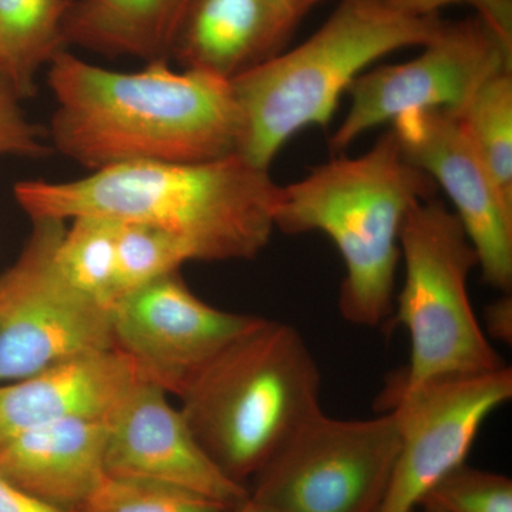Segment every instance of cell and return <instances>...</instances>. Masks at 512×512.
I'll list each match as a JSON object with an SVG mask.
<instances>
[{
	"label": "cell",
	"mask_w": 512,
	"mask_h": 512,
	"mask_svg": "<svg viewBox=\"0 0 512 512\" xmlns=\"http://www.w3.org/2000/svg\"><path fill=\"white\" fill-rule=\"evenodd\" d=\"M52 150L90 173L130 163H201L234 156L239 113L231 83L156 60L116 72L63 50L47 66Z\"/></svg>",
	"instance_id": "cell-1"
},
{
	"label": "cell",
	"mask_w": 512,
	"mask_h": 512,
	"mask_svg": "<svg viewBox=\"0 0 512 512\" xmlns=\"http://www.w3.org/2000/svg\"><path fill=\"white\" fill-rule=\"evenodd\" d=\"M281 187L238 154L201 163H130L69 181H20L16 202L30 220L107 218L163 229L192 261H247L275 228Z\"/></svg>",
	"instance_id": "cell-2"
},
{
	"label": "cell",
	"mask_w": 512,
	"mask_h": 512,
	"mask_svg": "<svg viewBox=\"0 0 512 512\" xmlns=\"http://www.w3.org/2000/svg\"><path fill=\"white\" fill-rule=\"evenodd\" d=\"M434 191L436 183L404 158L390 128L363 156L333 158L281 187L275 228L328 235L345 264L340 315L352 325L377 328L394 313L404 220Z\"/></svg>",
	"instance_id": "cell-3"
},
{
	"label": "cell",
	"mask_w": 512,
	"mask_h": 512,
	"mask_svg": "<svg viewBox=\"0 0 512 512\" xmlns=\"http://www.w3.org/2000/svg\"><path fill=\"white\" fill-rule=\"evenodd\" d=\"M322 376L301 332L261 318L180 394L188 426L231 480H252L320 412Z\"/></svg>",
	"instance_id": "cell-4"
},
{
	"label": "cell",
	"mask_w": 512,
	"mask_h": 512,
	"mask_svg": "<svg viewBox=\"0 0 512 512\" xmlns=\"http://www.w3.org/2000/svg\"><path fill=\"white\" fill-rule=\"evenodd\" d=\"M386 0H342L308 40L232 80L239 113L238 156L269 170L289 138L326 126L359 73L403 47L426 46L444 28Z\"/></svg>",
	"instance_id": "cell-5"
},
{
	"label": "cell",
	"mask_w": 512,
	"mask_h": 512,
	"mask_svg": "<svg viewBox=\"0 0 512 512\" xmlns=\"http://www.w3.org/2000/svg\"><path fill=\"white\" fill-rule=\"evenodd\" d=\"M400 251L404 284L394 306L409 333L410 360L390 399L441 377L504 367L468 295L478 256L457 215L433 198L420 202L404 220Z\"/></svg>",
	"instance_id": "cell-6"
},
{
	"label": "cell",
	"mask_w": 512,
	"mask_h": 512,
	"mask_svg": "<svg viewBox=\"0 0 512 512\" xmlns=\"http://www.w3.org/2000/svg\"><path fill=\"white\" fill-rule=\"evenodd\" d=\"M399 444L392 410L365 420L320 410L252 478L249 497L278 512H379Z\"/></svg>",
	"instance_id": "cell-7"
},
{
	"label": "cell",
	"mask_w": 512,
	"mask_h": 512,
	"mask_svg": "<svg viewBox=\"0 0 512 512\" xmlns=\"http://www.w3.org/2000/svg\"><path fill=\"white\" fill-rule=\"evenodd\" d=\"M15 264L0 275V384L74 356L114 349L110 311L57 271L66 221L35 218Z\"/></svg>",
	"instance_id": "cell-8"
},
{
	"label": "cell",
	"mask_w": 512,
	"mask_h": 512,
	"mask_svg": "<svg viewBox=\"0 0 512 512\" xmlns=\"http://www.w3.org/2000/svg\"><path fill=\"white\" fill-rule=\"evenodd\" d=\"M410 62L382 66L350 84L352 106L330 138V150H346L370 128L423 110L458 113L478 87L512 69V37L481 16L447 23Z\"/></svg>",
	"instance_id": "cell-9"
},
{
	"label": "cell",
	"mask_w": 512,
	"mask_h": 512,
	"mask_svg": "<svg viewBox=\"0 0 512 512\" xmlns=\"http://www.w3.org/2000/svg\"><path fill=\"white\" fill-rule=\"evenodd\" d=\"M512 397L511 367L441 377L392 397L400 444L379 512H413L424 495L466 463L485 420Z\"/></svg>",
	"instance_id": "cell-10"
},
{
	"label": "cell",
	"mask_w": 512,
	"mask_h": 512,
	"mask_svg": "<svg viewBox=\"0 0 512 512\" xmlns=\"http://www.w3.org/2000/svg\"><path fill=\"white\" fill-rule=\"evenodd\" d=\"M110 319L114 349L133 362L140 379L180 397L218 353L261 318L215 308L175 272L121 299Z\"/></svg>",
	"instance_id": "cell-11"
},
{
	"label": "cell",
	"mask_w": 512,
	"mask_h": 512,
	"mask_svg": "<svg viewBox=\"0 0 512 512\" xmlns=\"http://www.w3.org/2000/svg\"><path fill=\"white\" fill-rule=\"evenodd\" d=\"M404 158L447 192L485 284L510 293L512 204L505 200L471 146L454 111L423 110L393 121Z\"/></svg>",
	"instance_id": "cell-12"
},
{
	"label": "cell",
	"mask_w": 512,
	"mask_h": 512,
	"mask_svg": "<svg viewBox=\"0 0 512 512\" xmlns=\"http://www.w3.org/2000/svg\"><path fill=\"white\" fill-rule=\"evenodd\" d=\"M167 396L143 380L127 394L107 421L106 474L177 485L227 508L242 503L248 488L222 473Z\"/></svg>",
	"instance_id": "cell-13"
},
{
	"label": "cell",
	"mask_w": 512,
	"mask_h": 512,
	"mask_svg": "<svg viewBox=\"0 0 512 512\" xmlns=\"http://www.w3.org/2000/svg\"><path fill=\"white\" fill-rule=\"evenodd\" d=\"M303 13L293 0H192L170 57L231 83L281 55Z\"/></svg>",
	"instance_id": "cell-14"
},
{
	"label": "cell",
	"mask_w": 512,
	"mask_h": 512,
	"mask_svg": "<svg viewBox=\"0 0 512 512\" xmlns=\"http://www.w3.org/2000/svg\"><path fill=\"white\" fill-rule=\"evenodd\" d=\"M140 380L133 362L109 349L0 384V443L55 421H109Z\"/></svg>",
	"instance_id": "cell-15"
},
{
	"label": "cell",
	"mask_w": 512,
	"mask_h": 512,
	"mask_svg": "<svg viewBox=\"0 0 512 512\" xmlns=\"http://www.w3.org/2000/svg\"><path fill=\"white\" fill-rule=\"evenodd\" d=\"M109 424L64 420L0 443V474L46 503L80 511L106 474Z\"/></svg>",
	"instance_id": "cell-16"
},
{
	"label": "cell",
	"mask_w": 512,
	"mask_h": 512,
	"mask_svg": "<svg viewBox=\"0 0 512 512\" xmlns=\"http://www.w3.org/2000/svg\"><path fill=\"white\" fill-rule=\"evenodd\" d=\"M192 0H70L66 46L146 63L170 59Z\"/></svg>",
	"instance_id": "cell-17"
},
{
	"label": "cell",
	"mask_w": 512,
	"mask_h": 512,
	"mask_svg": "<svg viewBox=\"0 0 512 512\" xmlns=\"http://www.w3.org/2000/svg\"><path fill=\"white\" fill-rule=\"evenodd\" d=\"M70 0H0V77L20 99L36 92V79L66 50L63 22Z\"/></svg>",
	"instance_id": "cell-18"
},
{
	"label": "cell",
	"mask_w": 512,
	"mask_h": 512,
	"mask_svg": "<svg viewBox=\"0 0 512 512\" xmlns=\"http://www.w3.org/2000/svg\"><path fill=\"white\" fill-rule=\"evenodd\" d=\"M57 244V271L77 292L111 311L117 302V239L119 222L77 217Z\"/></svg>",
	"instance_id": "cell-19"
},
{
	"label": "cell",
	"mask_w": 512,
	"mask_h": 512,
	"mask_svg": "<svg viewBox=\"0 0 512 512\" xmlns=\"http://www.w3.org/2000/svg\"><path fill=\"white\" fill-rule=\"evenodd\" d=\"M456 114L485 170L512 204V69L485 80Z\"/></svg>",
	"instance_id": "cell-20"
},
{
	"label": "cell",
	"mask_w": 512,
	"mask_h": 512,
	"mask_svg": "<svg viewBox=\"0 0 512 512\" xmlns=\"http://www.w3.org/2000/svg\"><path fill=\"white\" fill-rule=\"evenodd\" d=\"M188 262H192L190 251L174 235L147 225L119 222L117 302L164 276L175 274Z\"/></svg>",
	"instance_id": "cell-21"
},
{
	"label": "cell",
	"mask_w": 512,
	"mask_h": 512,
	"mask_svg": "<svg viewBox=\"0 0 512 512\" xmlns=\"http://www.w3.org/2000/svg\"><path fill=\"white\" fill-rule=\"evenodd\" d=\"M229 508L177 485L104 474L80 512H227Z\"/></svg>",
	"instance_id": "cell-22"
},
{
	"label": "cell",
	"mask_w": 512,
	"mask_h": 512,
	"mask_svg": "<svg viewBox=\"0 0 512 512\" xmlns=\"http://www.w3.org/2000/svg\"><path fill=\"white\" fill-rule=\"evenodd\" d=\"M419 507L439 512H512V481L464 463L434 485Z\"/></svg>",
	"instance_id": "cell-23"
},
{
	"label": "cell",
	"mask_w": 512,
	"mask_h": 512,
	"mask_svg": "<svg viewBox=\"0 0 512 512\" xmlns=\"http://www.w3.org/2000/svg\"><path fill=\"white\" fill-rule=\"evenodd\" d=\"M50 153L46 128L26 116L22 99L0 77V157L42 158Z\"/></svg>",
	"instance_id": "cell-24"
},
{
	"label": "cell",
	"mask_w": 512,
	"mask_h": 512,
	"mask_svg": "<svg viewBox=\"0 0 512 512\" xmlns=\"http://www.w3.org/2000/svg\"><path fill=\"white\" fill-rule=\"evenodd\" d=\"M389 6L412 16L437 15L440 9L456 3H467L477 15L504 35L512 37V0H386Z\"/></svg>",
	"instance_id": "cell-25"
},
{
	"label": "cell",
	"mask_w": 512,
	"mask_h": 512,
	"mask_svg": "<svg viewBox=\"0 0 512 512\" xmlns=\"http://www.w3.org/2000/svg\"><path fill=\"white\" fill-rule=\"evenodd\" d=\"M0 512H80L56 507L9 481L0 474Z\"/></svg>",
	"instance_id": "cell-26"
},
{
	"label": "cell",
	"mask_w": 512,
	"mask_h": 512,
	"mask_svg": "<svg viewBox=\"0 0 512 512\" xmlns=\"http://www.w3.org/2000/svg\"><path fill=\"white\" fill-rule=\"evenodd\" d=\"M488 332L503 343L512 342V298L505 293L503 298L491 303L485 312Z\"/></svg>",
	"instance_id": "cell-27"
},
{
	"label": "cell",
	"mask_w": 512,
	"mask_h": 512,
	"mask_svg": "<svg viewBox=\"0 0 512 512\" xmlns=\"http://www.w3.org/2000/svg\"><path fill=\"white\" fill-rule=\"evenodd\" d=\"M227 512H278L274 508L268 507V505L259 503L254 498H245L242 503L235 505V507L229 508Z\"/></svg>",
	"instance_id": "cell-28"
},
{
	"label": "cell",
	"mask_w": 512,
	"mask_h": 512,
	"mask_svg": "<svg viewBox=\"0 0 512 512\" xmlns=\"http://www.w3.org/2000/svg\"><path fill=\"white\" fill-rule=\"evenodd\" d=\"M296 5L299 6L302 10H308L311 6L316 5V3L322 2V0H293Z\"/></svg>",
	"instance_id": "cell-29"
},
{
	"label": "cell",
	"mask_w": 512,
	"mask_h": 512,
	"mask_svg": "<svg viewBox=\"0 0 512 512\" xmlns=\"http://www.w3.org/2000/svg\"><path fill=\"white\" fill-rule=\"evenodd\" d=\"M413 512H439V511L429 510V508L417 507L416 510H414Z\"/></svg>",
	"instance_id": "cell-30"
}]
</instances>
